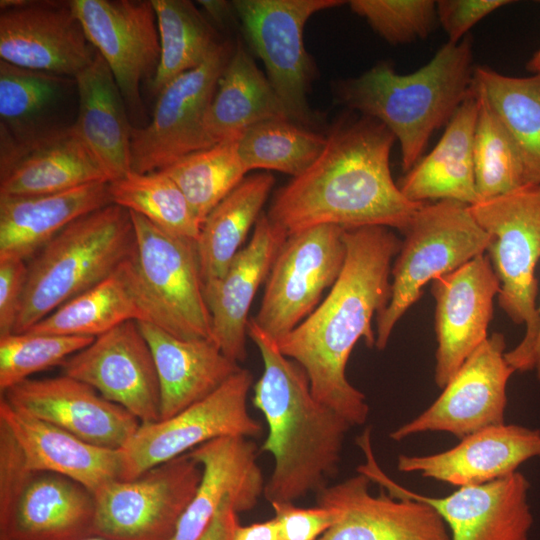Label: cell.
<instances>
[{"label":"cell","instance_id":"cell-1","mask_svg":"<svg viewBox=\"0 0 540 540\" xmlns=\"http://www.w3.org/2000/svg\"><path fill=\"white\" fill-rule=\"evenodd\" d=\"M346 258L326 298L290 333L276 341L305 371L314 397L352 427L366 423L365 395L346 377L355 344L375 347L372 318L387 305L392 259L401 241L382 226L344 229Z\"/></svg>","mask_w":540,"mask_h":540},{"label":"cell","instance_id":"cell-2","mask_svg":"<svg viewBox=\"0 0 540 540\" xmlns=\"http://www.w3.org/2000/svg\"><path fill=\"white\" fill-rule=\"evenodd\" d=\"M325 135L316 160L277 191L268 217L288 235L319 225L404 232L424 203L408 200L392 178L391 131L360 114L339 118Z\"/></svg>","mask_w":540,"mask_h":540},{"label":"cell","instance_id":"cell-3","mask_svg":"<svg viewBox=\"0 0 540 540\" xmlns=\"http://www.w3.org/2000/svg\"><path fill=\"white\" fill-rule=\"evenodd\" d=\"M247 333L263 361V373L252 387V402L268 426L260 452L274 460L264 497L270 504L294 503L328 486L352 426L314 397L304 369L252 318Z\"/></svg>","mask_w":540,"mask_h":540},{"label":"cell","instance_id":"cell-4","mask_svg":"<svg viewBox=\"0 0 540 540\" xmlns=\"http://www.w3.org/2000/svg\"><path fill=\"white\" fill-rule=\"evenodd\" d=\"M472 39L448 41L417 71L398 74L385 62L337 85L348 108L385 125L398 140L401 166L408 172L421 159L432 134L447 124L471 94Z\"/></svg>","mask_w":540,"mask_h":540},{"label":"cell","instance_id":"cell-5","mask_svg":"<svg viewBox=\"0 0 540 540\" xmlns=\"http://www.w3.org/2000/svg\"><path fill=\"white\" fill-rule=\"evenodd\" d=\"M130 212L114 203L64 228L27 262L13 332H24L59 306L114 273L132 254Z\"/></svg>","mask_w":540,"mask_h":540},{"label":"cell","instance_id":"cell-6","mask_svg":"<svg viewBox=\"0 0 540 540\" xmlns=\"http://www.w3.org/2000/svg\"><path fill=\"white\" fill-rule=\"evenodd\" d=\"M469 209L491 237L486 254L500 283L499 306L515 324L525 326L521 341L506 351V360L515 372L531 371L540 325L535 276L540 261V184H525Z\"/></svg>","mask_w":540,"mask_h":540},{"label":"cell","instance_id":"cell-7","mask_svg":"<svg viewBox=\"0 0 540 540\" xmlns=\"http://www.w3.org/2000/svg\"><path fill=\"white\" fill-rule=\"evenodd\" d=\"M403 233L405 239L391 269L389 301L376 316L377 350L385 349L395 325L428 282L486 253L491 240L469 206L452 200L424 203Z\"/></svg>","mask_w":540,"mask_h":540},{"label":"cell","instance_id":"cell-8","mask_svg":"<svg viewBox=\"0 0 540 540\" xmlns=\"http://www.w3.org/2000/svg\"><path fill=\"white\" fill-rule=\"evenodd\" d=\"M130 215L135 236L131 263L145 322L181 339H213L196 241L135 212Z\"/></svg>","mask_w":540,"mask_h":540},{"label":"cell","instance_id":"cell-9","mask_svg":"<svg viewBox=\"0 0 540 540\" xmlns=\"http://www.w3.org/2000/svg\"><path fill=\"white\" fill-rule=\"evenodd\" d=\"M253 387L249 370L241 368L206 398L177 414L141 423L120 449V480H132L149 469L225 436L257 438L262 425L251 416L247 400Z\"/></svg>","mask_w":540,"mask_h":540},{"label":"cell","instance_id":"cell-10","mask_svg":"<svg viewBox=\"0 0 540 540\" xmlns=\"http://www.w3.org/2000/svg\"><path fill=\"white\" fill-rule=\"evenodd\" d=\"M202 477L189 453L132 480L115 479L94 495L93 535L107 540H173Z\"/></svg>","mask_w":540,"mask_h":540},{"label":"cell","instance_id":"cell-11","mask_svg":"<svg viewBox=\"0 0 540 540\" xmlns=\"http://www.w3.org/2000/svg\"><path fill=\"white\" fill-rule=\"evenodd\" d=\"M342 0L233 1L245 38L263 61L267 78L289 118L307 127L314 116L307 100L313 65L304 40V27L316 13L343 5Z\"/></svg>","mask_w":540,"mask_h":540},{"label":"cell","instance_id":"cell-12","mask_svg":"<svg viewBox=\"0 0 540 540\" xmlns=\"http://www.w3.org/2000/svg\"><path fill=\"white\" fill-rule=\"evenodd\" d=\"M344 229L310 227L287 236L266 279L254 322L275 341L306 319L325 289L339 277L346 258Z\"/></svg>","mask_w":540,"mask_h":540},{"label":"cell","instance_id":"cell-13","mask_svg":"<svg viewBox=\"0 0 540 540\" xmlns=\"http://www.w3.org/2000/svg\"><path fill=\"white\" fill-rule=\"evenodd\" d=\"M233 49L230 42L221 41L201 65L159 92L149 124L133 128L132 171H160L192 152L215 145L206 133L205 118Z\"/></svg>","mask_w":540,"mask_h":540},{"label":"cell","instance_id":"cell-14","mask_svg":"<svg viewBox=\"0 0 540 540\" xmlns=\"http://www.w3.org/2000/svg\"><path fill=\"white\" fill-rule=\"evenodd\" d=\"M360 447L366 462L358 472L394 498L416 499L433 507L447 525L451 540H529L534 522L528 500L530 482L521 472L482 485L458 487L444 497H430L389 478L373 456L371 441H363Z\"/></svg>","mask_w":540,"mask_h":540},{"label":"cell","instance_id":"cell-15","mask_svg":"<svg viewBox=\"0 0 540 540\" xmlns=\"http://www.w3.org/2000/svg\"><path fill=\"white\" fill-rule=\"evenodd\" d=\"M506 341L496 332L480 344L442 389L437 399L390 433L394 441L425 432H445L459 440L505 423L507 384L515 370L506 360Z\"/></svg>","mask_w":540,"mask_h":540},{"label":"cell","instance_id":"cell-16","mask_svg":"<svg viewBox=\"0 0 540 540\" xmlns=\"http://www.w3.org/2000/svg\"><path fill=\"white\" fill-rule=\"evenodd\" d=\"M62 374L84 382L141 423L161 419V391L151 348L138 321L97 336L66 359Z\"/></svg>","mask_w":540,"mask_h":540},{"label":"cell","instance_id":"cell-17","mask_svg":"<svg viewBox=\"0 0 540 540\" xmlns=\"http://www.w3.org/2000/svg\"><path fill=\"white\" fill-rule=\"evenodd\" d=\"M0 57L9 64L75 78L94 60L70 1H0Z\"/></svg>","mask_w":540,"mask_h":540},{"label":"cell","instance_id":"cell-18","mask_svg":"<svg viewBox=\"0 0 540 540\" xmlns=\"http://www.w3.org/2000/svg\"><path fill=\"white\" fill-rule=\"evenodd\" d=\"M84 32L108 64L130 110L141 112L140 86L154 77L160 39L152 0H71Z\"/></svg>","mask_w":540,"mask_h":540},{"label":"cell","instance_id":"cell-19","mask_svg":"<svg viewBox=\"0 0 540 540\" xmlns=\"http://www.w3.org/2000/svg\"><path fill=\"white\" fill-rule=\"evenodd\" d=\"M370 478L361 472L316 494L317 505L336 514L318 540H451L442 517L430 505L394 498L380 488L370 493Z\"/></svg>","mask_w":540,"mask_h":540},{"label":"cell","instance_id":"cell-20","mask_svg":"<svg viewBox=\"0 0 540 540\" xmlns=\"http://www.w3.org/2000/svg\"><path fill=\"white\" fill-rule=\"evenodd\" d=\"M499 280L486 253L432 281L437 349L434 379L443 389L488 338Z\"/></svg>","mask_w":540,"mask_h":540},{"label":"cell","instance_id":"cell-21","mask_svg":"<svg viewBox=\"0 0 540 540\" xmlns=\"http://www.w3.org/2000/svg\"><path fill=\"white\" fill-rule=\"evenodd\" d=\"M13 407L56 425L78 438L120 450L141 422L88 384L61 374L27 379L1 394Z\"/></svg>","mask_w":540,"mask_h":540},{"label":"cell","instance_id":"cell-22","mask_svg":"<svg viewBox=\"0 0 540 540\" xmlns=\"http://www.w3.org/2000/svg\"><path fill=\"white\" fill-rule=\"evenodd\" d=\"M77 111L75 78L0 60V156L70 129Z\"/></svg>","mask_w":540,"mask_h":540},{"label":"cell","instance_id":"cell-23","mask_svg":"<svg viewBox=\"0 0 540 540\" xmlns=\"http://www.w3.org/2000/svg\"><path fill=\"white\" fill-rule=\"evenodd\" d=\"M532 458H540V430L503 423L468 435L442 452L400 454L397 469L463 487L509 476Z\"/></svg>","mask_w":540,"mask_h":540},{"label":"cell","instance_id":"cell-24","mask_svg":"<svg viewBox=\"0 0 540 540\" xmlns=\"http://www.w3.org/2000/svg\"><path fill=\"white\" fill-rule=\"evenodd\" d=\"M287 236L267 213H261L250 241L235 255L224 275L203 287L213 339L222 352L237 363L247 356L251 304Z\"/></svg>","mask_w":540,"mask_h":540},{"label":"cell","instance_id":"cell-25","mask_svg":"<svg viewBox=\"0 0 540 540\" xmlns=\"http://www.w3.org/2000/svg\"><path fill=\"white\" fill-rule=\"evenodd\" d=\"M188 453L201 465L202 477L173 540H199L228 497L241 513L253 509L264 496L266 482L251 438L219 437Z\"/></svg>","mask_w":540,"mask_h":540},{"label":"cell","instance_id":"cell-26","mask_svg":"<svg viewBox=\"0 0 540 540\" xmlns=\"http://www.w3.org/2000/svg\"><path fill=\"white\" fill-rule=\"evenodd\" d=\"M0 421L19 444L32 472H49L72 479L95 494L119 479L120 450L90 444L68 431L23 412L0 398Z\"/></svg>","mask_w":540,"mask_h":540},{"label":"cell","instance_id":"cell-27","mask_svg":"<svg viewBox=\"0 0 540 540\" xmlns=\"http://www.w3.org/2000/svg\"><path fill=\"white\" fill-rule=\"evenodd\" d=\"M95 495L59 474L33 472L10 512L0 540H81L93 535Z\"/></svg>","mask_w":540,"mask_h":540},{"label":"cell","instance_id":"cell-28","mask_svg":"<svg viewBox=\"0 0 540 540\" xmlns=\"http://www.w3.org/2000/svg\"><path fill=\"white\" fill-rule=\"evenodd\" d=\"M138 324L158 373L160 420L206 398L242 368L214 339H181L150 322Z\"/></svg>","mask_w":540,"mask_h":540},{"label":"cell","instance_id":"cell-29","mask_svg":"<svg viewBox=\"0 0 540 540\" xmlns=\"http://www.w3.org/2000/svg\"><path fill=\"white\" fill-rule=\"evenodd\" d=\"M108 182L33 196H0V260L32 258L78 218L111 204Z\"/></svg>","mask_w":540,"mask_h":540},{"label":"cell","instance_id":"cell-30","mask_svg":"<svg viewBox=\"0 0 540 540\" xmlns=\"http://www.w3.org/2000/svg\"><path fill=\"white\" fill-rule=\"evenodd\" d=\"M75 81L78 111L74 130L99 162L109 182L120 179L132 171L133 127L117 82L98 52Z\"/></svg>","mask_w":540,"mask_h":540},{"label":"cell","instance_id":"cell-31","mask_svg":"<svg viewBox=\"0 0 540 540\" xmlns=\"http://www.w3.org/2000/svg\"><path fill=\"white\" fill-rule=\"evenodd\" d=\"M109 179L74 127L0 156V196L45 195Z\"/></svg>","mask_w":540,"mask_h":540},{"label":"cell","instance_id":"cell-32","mask_svg":"<svg viewBox=\"0 0 540 540\" xmlns=\"http://www.w3.org/2000/svg\"><path fill=\"white\" fill-rule=\"evenodd\" d=\"M477 115L478 99L472 88L431 152L400 182L399 188L408 200L422 204L452 200L468 206L479 201L473 158Z\"/></svg>","mask_w":540,"mask_h":540},{"label":"cell","instance_id":"cell-33","mask_svg":"<svg viewBox=\"0 0 540 540\" xmlns=\"http://www.w3.org/2000/svg\"><path fill=\"white\" fill-rule=\"evenodd\" d=\"M289 115L267 76L238 40L225 66L205 118L213 144L238 139L249 127Z\"/></svg>","mask_w":540,"mask_h":540},{"label":"cell","instance_id":"cell-34","mask_svg":"<svg viewBox=\"0 0 540 540\" xmlns=\"http://www.w3.org/2000/svg\"><path fill=\"white\" fill-rule=\"evenodd\" d=\"M130 320H147L131 256L106 279L65 302L26 331L95 338Z\"/></svg>","mask_w":540,"mask_h":540},{"label":"cell","instance_id":"cell-35","mask_svg":"<svg viewBox=\"0 0 540 540\" xmlns=\"http://www.w3.org/2000/svg\"><path fill=\"white\" fill-rule=\"evenodd\" d=\"M275 178L270 173L245 177L201 225L196 241L203 287L220 279L261 215Z\"/></svg>","mask_w":540,"mask_h":540},{"label":"cell","instance_id":"cell-36","mask_svg":"<svg viewBox=\"0 0 540 540\" xmlns=\"http://www.w3.org/2000/svg\"><path fill=\"white\" fill-rule=\"evenodd\" d=\"M473 87L514 142L523 163L525 184H540V75L513 77L477 66Z\"/></svg>","mask_w":540,"mask_h":540},{"label":"cell","instance_id":"cell-37","mask_svg":"<svg viewBox=\"0 0 540 540\" xmlns=\"http://www.w3.org/2000/svg\"><path fill=\"white\" fill-rule=\"evenodd\" d=\"M160 39V59L150 82L154 95L181 74L201 65L221 42L211 23L191 1L152 0Z\"/></svg>","mask_w":540,"mask_h":540},{"label":"cell","instance_id":"cell-38","mask_svg":"<svg viewBox=\"0 0 540 540\" xmlns=\"http://www.w3.org/2000/svg\"><path fill=\"white\" fill-rule=\"evenodd\" d=\"M326 135L289 119H273L246 129L237 139L239 156L249 172L275 170L296 177L320 155Z\"/></svg>","mask_w":540,"mask_h":540},{"label":"cell","instance_id":"cell-39","mask_svg":"<svg viewBox=\"0 0 540 540\" xmlns=\"http://www.w3.org/2000/svg\"><path fill=\"white\" fill-rule=\"evenodd\" d=\"M108 189L112 203L172 234L197 241L201 223L182 190L164 171H131L108 182Z\"/></svg>","mask_w":540,"mask_h":540},{"label":"cell","instance_id":"cell-40","mask_svg":"<svg viewBox=\"0 0 540 540\" xmlns=\"http://www.w3.org/2000/svg\"><path fill=\"white\" fill-rule=\"evenodd\" d=\"M162 171L182 190L201 225L248 172L237 139L192 152Z\"/></svg>","mask_w":540,"mask_h":540},{"label":"cell","instance_id":"cell-41","mask_svg":"<svg viewBox=\"0 0 540 540\" xmlns=\"http://www.w3.org/2000/svg\"><path fill=\"white\" fill-rule=\"evenodd\" d=\"M478 99L473 158L479 201L512 192L525 185L521 156L511 137L485 98L474 89Z\"/></svg>","mask_w":540,"mask_h":540},{"label":"cell","instance_id":"cell-42","mask_svg":"<svg viewBox=\"0 0 540 540\" xmlns=\"http://www.w3.org/2000/svg\"><path fill=\"white\" fill-rule=\"evenodd\" d=\"M94 340L85 336H62L29 331L0 335V391L29 379L37 372L63 362Z\"/></svg>","mask_w":540,"mask_h":540},{"label":"cell","instance_id":"cell-43","mask_svg":"<svg viewBox=\"0 0 540 540\" xmlns=\"http://www.w3.org/2000/svg\"><path fill=\"white\" fill-rule=\"evenodd\" d=\"M351 10L393 45L425 38L436 20L432 0H351Z\"/></svg>","mask_w":540,"mask_h":540},{"label":"cell","instance_id":"cell-44","mask_svg":"<svg viewBox=\"0 0 540 540\" xmlns=\"http://www.w3.org/2000/svg\"><path fill=\"white\" fill-rule=\"evenodd\" d=\"M278 540H318L335 522V512L324 506L297 507L293 502L271 504Z\"/></svg>","mask_w":540,"mask_h":540},{"label":"cell","instance_id":"cell-45","mask_svg":"<svg viewBox=\"0 0 540 540\" xmlns=\"http://www.w3.org/2000/svg\"><path fill=\"white\" fill-rule=\"evenodd\" d=\"M32 473L16 439L0 421V518L13 508Z\"/></svg>","mask_w":540,"mask_h":540},{"label":"cell","instance_id":"cell-46","mask_svg":"<svg viewBox=\"0 0 540 540\" xmlns=\"http://www.w3.org/2000/svg\"><path fill=\"white\" fill-rule=\"evenodd\" d=\"M508 0H440L436 1L437 18L450 42L461 41L484 17L510 4Z\"/></svg>","mask_w":540,"mask_h":540},{"label":"cell","instance_id":"cell-47","mask_svg":"<svg viewBox=\"0 0 540 540\" xmlns=\"http://www.w3.org/2000/svg\"><path fill=\"white\" fill-rule=\"evenodd\" d=\"M26 279V261L0 260V335L14 330Z\"/></svg>","mask_w":540,"mask_h":540},{"label":"cell","instance_id":"cell-48","mask_svg":"<svg viewBox=\"0 0 540 540\" xmlns=\"http://www.w3.org/2000/svg\"><path fill=\"white\" fill-rule=\"evenodd\" d=\"M238 524V513L233 499L228 497L219 507L199 540H231L233 531Z\"/></svg>","mask_w":540,"mask_h":540},{"label":"cell","instance_id":"cell-49","mask_svg":"<svg viewBox=\"0 0 540 540\" xmlns=\"http://www.w3.org/2000/svg\"><path fill=\"white\" fill-rule=\"evenodd\" d=\"M231 540H278V528L275 518L247 526L238 524Z\"/></svg>","mask_w":540,"mask_h":540},{"label":"cell","instance_id":"cell-50","mask_svg":"<svg viewBox=\"0 0 540 540\" xmlns=\"http://www.w3.org/2000/svg\"><path fill=\"white\" fill-rule=\"evenodd\" d=\"M203 9L218 23H222L229 16L230 9H233L232 2L227 1H198Z\"/></svg>","mask_w":540,"mask_h":540},{"label":"cell","instance_id":"cell-51","mask_svg":"<svg viewBox=\"0 0 540 540\" xmlns=\"http://www.w3.org/2000/svg\"><path fill=\"white\" fill-rule=\"evenodd\" d=\"M538 312L540 317V305L538 307ZM531 371H535L536 377L540 380V325L531 355Z\"/></svg>","mask_w":540,"mask_h":540},{"label":"cell","instance_id":"cell-52","mask_svg":"<svg viewBox=\"0 0 540 540\" xmlns=\"http://www.w3.org/2000/svg\"><path fill=\"white\" fill-rule=\"evenodd\" d=\"M526 69L534 75H540V48L534 53L526 64Z\"/></svg>","mask_w":540,"mask_h":540},{"label":"cell","instance_id":"cell-53","mask_svg":"<svg viewBox=\"0 0 540 540\" xmlns=\"http://www.w3.org/2000/svg\"><path fill=\"white\" fill-rule=\"evenodd\" d=\"M81 540H107V539L102 538V537L97 536V535H91V536H88V537L83 538Z\"/></svg>","mask_w":540,"mask_h":540}]
</instances>
